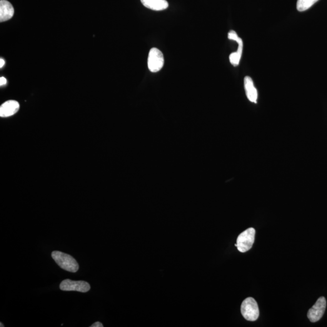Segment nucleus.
<instances>
[{
    "instance_id": "obj_1",
    "label": "nucleus",
    "mask_w": 327,
    "mask_h": 327,
    "mask_svg": "<svg viewBox=\"0 0 327 327\" xmlns=\"http://www.w3.org/2000/svg\"><path fill=\"white\" fill-rule=\"evenodd\" d=\"M52 257L60 268L64 270L76 273L79 269V265L76 259L68 254L59 251H54Z\"/></svg>"
},
{
    "instance_id": "obj_2",
    "label": "nucleus",
    "mask_w": 327,
    "mask_h": 327,
    "mask_svg": "<svg viewBox=\"0 0 327 327\" xmlns=\"http://www.w3.org/2000/svg\"><path fill=\"white\" fill-rule=\"evenodd\" d=\"M241 311L244 318L249 321H255L259 316V309L255 299L247 298L241 304Z\"/></svg>"
},
{
    "instance_id": "obj_3",
    "label": "nucleus",
    "mask_w": 327,
    "mask_h": 327,
    "mask_svg": "<svg viewBox=\"0 0 327 327\" xmlns=\"http://www.w3.org/2000/svg\"><path fill=\"white\" fill-rule=\"evenodd\" d=\"M256 231L254 228H249L241 233L237 238V249L241 253H245L252 248L255 239Z\"/></svg>"
},
{
    "instance_id": "obj_4",
    "label": "nucleus",
    "mask_w": 327,
    "mask_h": 327,
    "mask_svg": "<svg viewBox=\"0 0 327 327\" xmlns=\"http://www.w3.org/2000/svg\"><path fill=\"white\" fill-rule=\"evenodd\" d=\"M147 64L150 71L155 73L160 71L164 64L163 53L157 48L151 49L149 52Z\"/></svg>"
},
{
    "instance_id": "obj_5",
    "label": "nucleus",
    "mask_w": 327,
    "mask_h": 327,
    "mask_svg": "<svg viewBox=\"0 0 327 327\" xmlns=\"http://www.w3.org/2000/svg\"><path fill=\"white\" fill-rule=\"evenodd\" d=\"M327 306L326 299L324 297L319 298L316 303L309 309L307 314L308 318L311 323H316L323 318Z\"/></svg>"
},
{
    "instance_id": "obj_6",
    "label": "nucleus",
    "mask_w": 327,
    "mask_h": 327,
    "mask_svg": "<svg viewBox=\"0 0 327 327\" xmlns=\"http://www.w3.org/2000/svg\"><path fill=\"white\" fill-rule=\"evenodd\" d=\"M59 289L62 291H76L86 293L91 289V286L84 281H72L71 279H65L59 286Z\"/></svg>"
},
{
    "instance_id": "obj_7",
    "label": "nucleus",
    "mask_w": 327,
    "mask_h": 327,
    "mask_svg": "<svg viewBox=\"0 0 327 327\" xmlns=\"http://www.w3.org/2000/svg\"><path fill=\"white\" fill-rule=\"evenodd\" d=\"M19 109V104L18 102L14 100H9L5 102L0 107V116L1 117H9L14 115Z\"/></svg>"
},
{
    "instance_id": "obj_8",
    "label": "nucleus",
    "mask_w": 327,
    "mask_h": 327,
    "mask_svg": "<svg viewBox=\"0 0 327 327\" xmlns=\"http://www.w3.org/2000/svg\"><path fill=\"white\" fill-rule=\"evenodd\" d=\"M14 9L11 2L6 0L0 1V22L9 20L13 17Z\"/></svg>"
},
{
    "instance_id": "obj_9",
    "label": "nucleus",
    "mask_w": 327,
    "mask_h": 327,
    "mask_svg": "<svg viewBox=\"0 0 327 327\" xmlns=\"http://www.w3.org/2000/svg\"><path fill=\"white\" fill-rule=\"evenodd\" d=\"M244 87L247 98L249 100L254 103H257L258 91L254 86L253 80L250 77L247 76L244 78Z\"/></svg>"
},
{
    "instance_id": "obj_10",
    "label": "nucleus",
    "mask_w": 327,
    "mask_h": 327,
    "mask_svg": "<svg viewBox=\"0 0 327 327\" xmlns=\"http://www.w3.org/2000/svg\"><path fill=\"white\" fill-rule=\"evenodd\" d=\"M141 1L145 7L153 11H163L169 7L166 0H141Z\"/></svg>"
},
{
    "instance_id": "obj_11",
    "label": "nucleus",
    "mask_w": 327,
    "mask_h": 327,
    "mask_svg": "<svg viewBox=\"0 0 327 327\" xmlns=\"http://www.w3.org/2000/svg\"><path fill=\"white\" fill-rule=\"evenodd\" d=\"M318 0H298L296 7L299 12L306 11L310 8Z\"/></svg>"
},
{
    "instance_id": "obj_12",
    "label": "nucleus",
    "mask_w": 327,
    "mask_h": 327,
    "mask_svg": "<svg viewBox=\"0 0 327 327\" xmlns=\"http://www.w3.org/2000/svg\"><path fill=\"white\" fill-rule=\"evenodd\" d=\"M7 79L4 78V77H2L0 78V86H4V85L6 84Z\"/></svg>"
},
{
    "instance_id": "obj_13",
    "label": "nucleus",
    "mask_w": 327,
    "mask_h": 327,
    "mask_svg": "<svg viewBox=\"0 0 327 327\" xmlns=\"http://www.w3.org/2000/svg\"><path fill=\"white\" fill-rule=\"evenodd\" d=\"M104 326L102 325V324L100 322H96V323H94L93 325H92L91 327H103Z\"/></svg>"
},
{
    "instance_id": "obj_14",
    "label": "nucleus",
    "mask_w": 327,
    "mask_h": 327,
    "mask_svg": "<svg viewBox=\"0 0 327 327\" xmlns=\"http://www.w3.org/2000/svg\"><path fill=\"white\" fill-rule=\"evenodd\" d=\"M5 64V61L3 59H0V68H2L4 66Z\"/></svg>"
},
{
    "instance_id": "obj_15",
    "label": "nucleus",
    "mask_w": 327,
    "mask_h": 327,
    "mask_svg": "<svg viewBox=\"0 0 327 327\" xmlns=\"http://www.w3.org/2000/svg\"><path fill=\"white\" fill-rule=\"evenodd\" d=\"M0 327H4V325H3V324H2L1 323H0Z\"/></svg>"
}]
</instances>
